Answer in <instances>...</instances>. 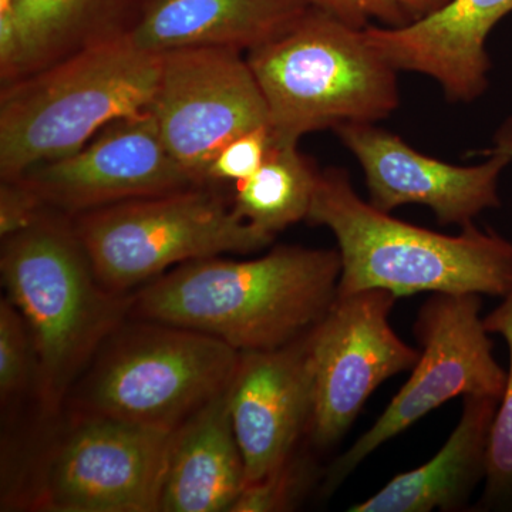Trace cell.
<instances>
[{
  "instance_id": "1",
  "label": "cell",
  "mask_w": 512,
  "mask_h": 512,
  "mask_svg": "<svg viewBox=\"0 0 512 512\" xmlns=\"http://www.w3.org/2000/svg\"><path fill=\"white\" fill-rule=\"evenodd\" d=\"M340 272L338 249L278 247L249 261L212 256L138 288L131 316L207 333L238 352L278 349L328 313Z\"/></svg>"
},
{
  "instance_id": "2",
  "label": "cell",
  "mask_w": 512,
  "mask_h": 512,
  "mask_svg": "<svg viewBox=\"0 0 512 512\" xmlns=\"http://www.w3.org/2000/svg\"><path fill=\"white\" fill-rule=\"evenodd\" d=\"M2 241L6 298L25 319L35 349L40 420L53 419L101 346L130 318L134 292L101 284L64 212L47 208L35 224Z\"/></svg>"
},
{
  "instance_id": "3",
  "label": "cell",
  "mask_w": 512,
  "mask_h": 512,
  "mask_svg": "<svg viewBox=\"0 0 512 512\" xmlns=\"http://www.w3.org/2000/svg\"><path fill=\"white\" fill-rule=\"evenodd\" d=\"M306 221L329 228L338 242V296L383 289L397 298L423 292L503 298L512 286L510 239L474 222L444 235L394 218L362 200L342 168L320 173Z\"/></svg>"
},
{
  "instance_id": "4",
  "label": "cell",
  "mask_w": 512,
  "mask_h": 512,
  "mask_svg": "<svg viewBox=\"0 0 512 512\" xmlns=\"http://www.w3.org/2000/svg\"><path fill=\"white\" fill-rule=\"evenodd\" d=\"M161 53L126 32L97 37L15 82L0 97V175L16 180L76 153L113 121L150 109Z\"/></svg>"
},
{
  "instance_id": "5",
  "label": "cell",
  "mask_w": 512,
  "mask_h": 512,
  "mask_svg": "<svg viewBox=\"0 0 512 512\" xmlns=\"http://www.w3.org/2000/svg\"><path fill=\"white\" fill-rule=\"evenodd\" d=\"M264 94L272 143L345 123H376L400 104L397 70L367 42L363 29L312 8L291 29L249 50Z\"/></svg>"
},
{
  "instance_id": "6",
  "label": "cell",
  "mask_w": 512,
  "mask_h": 512,
  "mask_svg": "<svg viewBox=\"0 0 512 512\" xmlns=\"http://www.w3.org/2000/svg\"><path fill=\"white\" fill-rule=\"evenodd\" d=\"M22 461L3 510L160 512L174 431L64 409Z\"/></svg>"
},
{
  "instance_id": "7",
  "label": "cell",
  "mask_w": 512,
  "mask_h": 512,
  "mask_svg": "<svg viewBox=\"0 0 512 512\" xmlns=\"http://www.w3.org/2000/svg\"><path fill=\"white\" fill-rule=\"evenodd\" d=\"M239 356L207 333L130 316L101 346L64 409L175 431L227 389Z\"/></svg>"
},
{
  "instance_id": "8",
  "label": "cell",
  "mask_w": 512,
  "mask_h": 512,
  "mask_svg": "<svg viewBox=\"0 0 512 512\" xmlns=\"http://www.w3.org/2000/svg\"><path fill=\"white\" fill-rule=\"evenodd\" d=\"M73 221L97 278L117 293L136 292L185 262L252 254L275 239L202 185L97 208Z\"/></svg>"
},
{
  "instance_id": "9",
  "label": "cell",
  "mask_w": 512,
  "mask_h": 512,
  "mask_svg": "<svg viewBox=\"0 0 512 512\" xmlns=\"http://www.w3.org/2000/svg\"><path fill=\"white\" fill-rule=\"evenodd\" d=\"M477 293H433L421 306L414 335L420 357L412 376L376 423L325 470L320 493L332 495L370 454L458 396L501 400L507 370L495 360Z\"/></svg>"
},
{
  "instance_id": "10",
  "label": "cell",
  "mask_w": 512,
  "mask_h": 512,
  "mask_svg": "<svg viewBox=\"0 0 512 512\" xmlns=\"http://www.w3.org/2000/svg\"><path fill=\"white\" fill-rule=\"evenodd\" d=\"M148 110L165 146L197 185L207 183L208 167L229 141L269 127L268 106L248 60L225 47L161 53Z\"/></svg>"
},
{
  "instance_id": "11",
  "label": "cell",
  "mask_w": 512,
  "mask_h": 512,
  "mask_svg": "<svg viewBox=\"0 0 512 512\" xmlns=\"http://www.w3.org/2000/svg\"><path fill=\"white\" fill-rule=\"evenodd\" d=\"M396 301L383 289L338 296L311 330L308 441L316 450L340 443L377 387L416 366L420 349L407 345L390 326Z\"/></svg>"
},
{
  "instance_id": "12",
  "label": "cell",
  "mask_w": 512,
  "mask_h": 512,
  "mask_svg": "<svg viewBox=\"0 0 512 512\" xmlns=\"http://www.w3.org/2000/svg\"><path fill=\"white\" fill-rule=\"evenodd\" d=\"M19 178L47 207L70 217L200 187L165 146L150 110L113 121L76 153L37 165Z\"/></svg>"
},
{
  "instance_id": "13",
  "label": "cell",
  "mask_w": 512,
  "mask_h": 512,
  "mask_svg": "<svg viewBox=\"0 0 512 512\" xmlns=\"http://www.w3.org/2000/svg\"><path fill=\"white\" fill-rule=\"evenodd\" d=\"M362 165L369 202L384 212L407 204L426 205L440 225L463 228L485 210L501 207L500 177L512 158L483 151L488 160L460 167L424 156L375 123L333 128Z\"/></svg>"
},
{
  "instance_id": "14",
  "label": "cell",
  "mask_w": 512,
  "mask_h": 512,
  "mask_svg": "<svg viewBox=\"0 0 512 512\" xmlns=\"http://www.w3.org/2000/svg\"><path fill=\"white\" fill-rule=\"evenodd\" d=\"M228 402L247 485L254 484L278 470L308 440L311 332L282 348L241 352Z\"/></svg>"
},
{
  "instance_id": "15",
  "label": "cell",
  "mask_w": 512,
  "mask_h": 512,
  "mask_svg": "<svg viewBox=\"0 0 512 512\" xmlns=\"http://www.w3.org/2000/svg\"><path fill=\"white\" fill-rule=\"evenodd\" d=\"M510 13L512 0H448L410 25H369L363 32L397 72L429 76L448 100L471 103L490 86L488 36Z\"/></svg>"
},
{
  "instance_id": "16",
  "label": "cell",
  "mask_w": 512,
  "mask_h": 512,
  "mask_svg": "<svg viewBox=\"0 0 512 512\" xmlns=\"http://www.w3.org/2000/svg\"><path fill=\"white\" fill-rule=\"evenodd\" d=\"M312 8L311 0H147L126 33L153 53L183 47L249 52L291 29Z\"/></svg>"
},
{
  "instance_id": "17",
  "label": "cell",
  "mask_w": 512,
  "mask_h": 512,
  "mask_svg": "<svg viewBox=\"0 0 512 512\" xmlns=\"http://www.w3.org/2000/svg\"><path fill=\"white\" fill-rule=\"evenodd\" d=\"M500 400L464 397L460 421L439 453L423 466L399 474L350 512L460 511L485 481L491 434Z\"/></svg>"
},
{
  "instance_id": "18",
  "label": "cell",
  "mask_w": 512,
  "mask_h": 512,
  "mask_svg": "<svg viewBox=\"0 0 512 512\" xmlns=\"http://www.w3.org/2000/svg\"><path fill=\"white\" fill-rule=\"evenodd\" d=\"M228 389L174 431L160 512H231L247 485Z\"/></svg>"
},
{
  "instance_id": "19",
  "label": "cell",
  "mask_w": 512,
  "mask_h": 512,
  "mask_svg": "<svg viewBox=\"0 0 512 512\" xmlns=\"http://www.w3.org/2000/svg\"><path fill=\"white\" fill-rule=\"evenodd\" d=\"M318 171L298 144L272 146L254 175L237 185L232 210L241 220L275 238L278 232L306 220L319 181Z\"/></svg>"
},
{
  "instance_id": "20",
  "label": "cell",
  "mask_w": 512,
  "mask_h": 512,
  "mask_svg": "<svg viewBox=\"0 0 512 512\" xmlns=\"http://www.w3.org/2000/svg\"><path fill=\"white\" fill-rule=\"evenodd\" d=\"M97 0H13L26 76L79 49L77 40Z\"/></svg>"
},
{
  "instance_id": "21",
  "label": "cell",
  "mask_w": 512,
  "mask_h": 512,
  "mask_svg": "<svg viewBox=\"0 0 512 512\" xmlns=\"http://www.w3.org/2000/svg\"><path fill=\"white\" fill-rule=\"evenodd\" d=\"M490 335H500L507 343V384L491 434L485 488L478 507L483 511H512V286L503 302L484 316Z\"/></svg>"
},
{
  "instance_id": "22",
  "label": "cell",
  "mask_w": 512,
  "mask_h": 512,
  "mask_svg": "<svg viewBox=\"0 0 512 512\" xmlns=\"http://www.w3.org/2000/svg\"><path fill=\"white\" fill-rule=\"evenodd\" d=\"M323 474L308 454L296 451L278 470L254 484L245 485L231 512H279L298 507Z\"/></svg>"
},
{
  "instance_id": "23",
  "label": "cell",
  "mask_w": 512,
  "mask_h": 512,
  "mask_svg": "<svg viewBox=\"0 0 512 512\" xmlns=\"http://www.w3.org/2000/svg\"><path fill=\"white\" fill-rule=\"evenodd\" d=\"M36 355L25 319L8 298L0 301V400L3 407L36 389Z\"/></svg>"
},
{
  "instance_id": "24",
  "label": "cell",
  "mask_w": 512,
  "mask_h": 512,
  "mask_svg": "<svg viewBox=\"0 0 512 512\" xmlns=\"http://www.w3.org/2000/svg\"><path fill=\"white\" fill-rule=\"evenodd\" d=\"M448 0H311L313 8L325 10L356 29L372 20L387 28H400L436 12Z\"/></svg>"
},
{
  "instance_id": "25",
  "label": "cell",
  "mask_w": 512,
  "mask_h": 512,
  "mask_svg": "<svg viewBox=\"0 0 512 512\" xmlns=\"http://www.w3.org/2000/svg\"><path fill=\"white\" fill-rule=\"evenodd\" d=\"M272 146L271 128L259 127L229 141L207 171V183H242L261 168Z\"/></svg>"
},
{
  "instance_id": "26",
  "label": "cell",
  "mask_w": 512,
  "mask_h": 512,
  "mask_svg": "<svg viewBox=\"0 0 512 512\" xmlns=\"http://www.w3.org/2000/svg\"><path fill=\"white\" fill-rule=\"evenodd\" d=\"M46 202L25 181H2L0 187V237L8 238L35 224L47 210Z\"/></svg>"
},
{
  "instance_id": "27",
  "label": "cell",
  "mask_w": 512,
  "mask_h": 512,
  "mask_svg": "<svg viewBox=\"0 0 512 512\" xmlns=\"http://www.w3.org/2000/svg\"><path fill=\"white\" fill-rule=\"evenodd\" d=\"M20 59L22 46L13 0H0V74L3 86L19 79Z\"/></svg>"
},
{
  "instance_id": "28",
  "label": "cell",
  "mask_w": 512,
  "mask_h": 512,
  "mask_svg": "<svg viewBox=\"0 0 512 512\" xmlns=\"http://www.w3.org/2000/svg\"><path fill=\"white\" fill-rule=\"evenodd\" d=\"M494 147L488 153H503L512 158V116L507 117L495 131Z\"/></svg>"
}]
</instances>
